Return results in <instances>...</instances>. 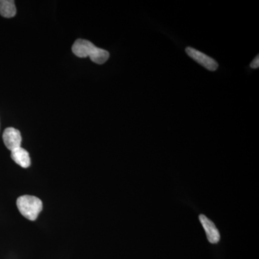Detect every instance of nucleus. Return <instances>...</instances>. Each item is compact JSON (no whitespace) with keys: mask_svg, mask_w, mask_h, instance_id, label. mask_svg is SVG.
<instances>
[{"mask_svg":"<svg viewBox=\"0 0 259 259\" xmlns=\"http://www.w3.org/2000/svg\"><path fill=\"white\" fill-rule=\"evenodd\" d=\"M73 53L79 58L90 57L92 61L97 64H103L110 57V53L95 47L90 40L78 39L72 47Z\"/></svg>","mask_w":259,"mask_h":259,"instance_id":"f257e3e1","label":"nucleus"},{"mask_svg":"<svg viewBox=\"0 0 259 259\" xmlns=\"http://www.w3.org/2000/svg\"><path fill=\"white\" fill-rule=\"evenodd\" d=\"M17 207L23 217L34 221L42 211V202L35 196L23 195L17 199Z\"/></svg>","mask_w":259,"mask_h":259,"instance_id":"f03ea898","label":"nucleus"},{"mask_svg":"<svg viewBox=\"0 0 259 259\" xmlns=\"http://www.w3.org/2000/svg\"><path fill=\"white\" fill-rule=\"evenodd\" d=\"M187 55L190 56L194 61L202 65L204 68L211 71H216L218 68V64L215 60L205 55L203 53L196 50L193 48L188 47L186 49Z\"/></svg>","mask_w":259,"mask_h":259,"instance_id":"7ed1b4c3","label":"nucleus"},{"mask_svg":"<svg viewBox=\"0 0 259 259\" xmlns=\"http://www.w3.org/2000/svg\"><path fill=\"white\" fill-rule=\"evenodd\" d=\"M3 141L5 146L13 151L20 147L22 142L21 134L18 130L14 127H8L3 133Z\"/></svg>","mask_w":259,"mask_h":259,"instance_id":"20e7f679","label":"nucleus"},{"mask_svg":"<svg viewBox=\"0 0 259 259\" xmlns=\"http://www.w3.org/2000/svg\"><path fill=\"white\" fill-rule=\"evenodd\" d=\"M199 221L203 226L209 243H213V244L218 243L221 239V235L212 221H211L204 214H200Z\"/></svg>","mask_w":259,"mask_h":259,"instance_id":"39448f33","label":"nucleus"},{"mask_svg":"<svg viewBox=\"0 0 259 259\" xmlns=\"http://www.w3.org/2000/svg\"><path fill=\"white\" fill-rule=\"evenodd\" d=\"M11 152L12 159L19 166L23 168H28L30 166L31 161H30V155L26 150L20 147Z\"/></svg>","mask_w":259,"mask_h":259,"instance_id":"423d86ee","label":"nucleus"},{"mask_svg":"<svg viewBox=\"0 0 259 259\" xmlns=\"http://www.w3.org/2000/svg\"><path fill=\"white\" fill-rule=\"evenodd\" d=\"M16 7L13 0H0V15L4 18H11L16 15Z\"/></svg>","mask_w":259,"mask_h":259,"instance_id":"0eeeda50","label":"nucleus"},{"mask_svg":"<svg viewBox=\"0 0 259 259\" xmlns=\"http://www.w3.org/2000/svg\"><path fill=\"white\" fill-rule=\"evenodd\" d=\"M250 67L252 69H258L259 66V56H257L255 58L254 60L252 61L251 64H250Z\"/></svg>","mask_w":259,"mask_h":259,"instance_id":"6e6552de","label":"nucleus"}]
</instances>
